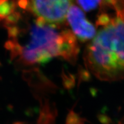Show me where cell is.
Here are the masks:
<instances>
[{"label": "cell", "instance_id": "cell-1", "mask_svg": "<svg viewBox=\"0 0 124 124\" xmlns=\"http://www.w3.org/2000/svg\"><path fill=\"white\" fill-rule=\"evenodd\" d=\"M113 18L102 15L101 28L87 46L85 62L98 78L113 81L124 78V8Z\"/></svg>", "mask_w": 124, "mask_h": 124}, {"label": "cell", "instance_id": "cell-2", "mask_svg": "<svg viewBox=\"0 0 124 124\" xmlns=\"http://www.w3.org/2000/svg\"><path fill=\"white\" fill-rule=\"evenodd\" d=\"M56 25L37 21L30 31L28 42L19 47L25 62L44 64L57 56L70 62L75 61L79 51L75 36Z\"/></svg>", "mask_w": 124, "mask_h": 124}, {"label": "cell", "instance_id": "cell-3", "mask_svg": "<svg viewBox=\"0 0 124 124\" xmlns=\"http://www.w3.org/2000/svg\"><path fill=\"white\" fill-rule=\"evenodd\" d=\"M73 0H30L32 12L37 21L57 25L66 18Z\"/></svg>", "mask_w": 124, "mask_h": 124}, {"label": "cell", "instance_id": "cell-4", "mask_svg": "<svg viewBox=\"0 0 124 124\" xmlns=\"http://www.w3.org/2000/svg\"><path fill=\"white\" fill-rule=\"evenodd\" d=\"M66 18L72 28L73 33L82 41L92 39L96 35L95 28L86 19L84 13L77 6L70 8Z\"/></svg>", "mask_w": 124, "mask_h": 124}, {"label": "cell", "instance_id": "cell-5", "mask_svg": "<svg viewBox=\"0 0 124 124\" xmlns=\"http://www.w3.org/2000/svg\"><path fill=\"white\" fill-rule=\"evenodd\" d=\"M78 1L85 10L89 11L96 8L101 0H78Z\"/></svg>", "mask_w": 124, "mask_h": 124}, {"label": "cell", "instance_id": "cell-6", "mask_svg": "<svg viewBox=\"0 0 124 124\" xmlns=\"http://www.w3.org/2000/svg\"><path fill=\"white\" fill-rule=\"evenodd\" d=\"M82 119L75 113L71 111L67 120V124H82Z\"/></svg>", "mask_w": 124, "mask_h": 124}, {"label": "cell", "instance_id": "cell-7", "mask_svg": "<svg viewBox=\"0 0 124 124\" xmlns=\"http://www.w3.org/2000/svg\"><path fill=\"white\" fill-rule=\"evenodd\" d=\"M63 82H64V86L66 88H71L74 85L73 78H69V76H67L66 74H63Z\"/></svg>", "mask_w": 124, "mask_h": 124}, {"label": "cell", "instance_id": "cell-8", "mask_svg": "<svg viewBox=\"0 0 124 124\" xmlns=\"http://www.w3.org/2000/svg\"><path fill=\"white\" fill-rule=\"evenodd\" d=\"M80 74V78H82L83 80H87L89 78H90V75L89 72L86 70H82Z\"/></svg>", "mask_w": 124, "mask_h": 124}, {"label": "cell", "instance_id": "cell-9", "mask_svg": "<svg viewBox=\"0 0 124 124\" xmlns=\"http://www.w3.org/2000/svg\"><path fill=\"white\" fill-rule=\"evenodd\" d=\"M13 124H26L25 123H24V122H14V123Z\"/></svg>", "mask_w": 124, "mask_h": 124}]
</instances>
